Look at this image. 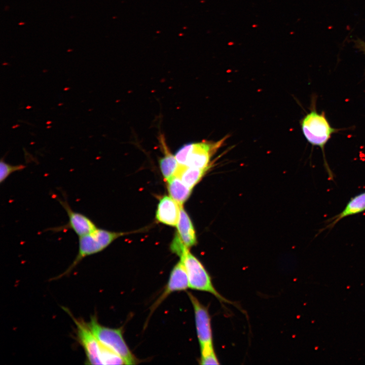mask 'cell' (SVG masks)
Here are the masks:
<instances>
[{
    "mask_svg": "<svg viewBox=\"0 0 365 365\" xmlns=\"http://www.w3.org/2000/svg\"><path fill=\"white\" fill-rule=\"evenodd\" d=\"M76 326L77 340L84 350L87 364H118L120 356L102 343L95 336L87 322L77 319L65 309Z\"/></svg>",
    "mask_w": 365,
    "mask_h": 365,
    "instance_id": "obj_1",
    "label": "cell"
},
{
    "mask_svg": "<svg viewBox=\"0 0 365 365\" xmlns=\"http://www.w3.org/2000/svg\"><path fill=\"white\" fill-rule=\"evenodd\" d=\"M302 130L307 141L313 145L317 146L322 151L324 167L329 180H334V174L325 158L324 149L332 135L337 129L331 126L324 113L312 110L301 122Z\"/></svg>",
    "mask_w": 365,
    "mask_h": 365,
    "instance_id": "obj_2",
    "label": "cell"
},
{
    "mask_svg": "<svg viewBox=\"0 0 365 365\" xmlns=\"http://www.w3.org/2000/svg\"><path fill=\"white\" fill-rule=\"evenodd\" d=\"M122 235L121 233L96 228L92 232L79 237L78 252L75 259L66 270L56 279L70 273L84 258L101 252Z\"/></svg>",
    "mask_w": 365,
    "mask_h": 365,
    "instance_id": "obj_3",
    "label": "cell"
},
{
    "mask_svg": "<svg viewBox=\"0 0 365 365\" xmlns=\"http://www.w3.org/2000/svg\"><path fill=\"white\" fill-rule=\"evenodd\" d=\"M87 323L100 342L120 356L125 364L138 363V360L124 340L122 328H111L102 325L99 323L96 316H92L90 321Z\"/></svg>",
    "mask_w": 365,
    "mask_h": 365,
    "instance_id": "obj_4",
    "label": "cell"
},
{
    "mask_svg": "<svg viewBox=\"0 0 365 365\" xmlns=\"http://www.w3.org/2000/svg\"><path fill=\"white\" fill-rule=\"evenodd\" d=\"M180 258L187 273L189 288L209 293L220 302L232 304L216 289L209 273L200 261L189 251V249L184 251Z\"/></svg>",
    "mask_w": 365,
    "mask_h": 365,
    "instance_id": "obj_5",
    "label": "cell"
},
{
    "mask_svg": "<svg viewBox=\"0 0 365 365\" xmlns=\"http://www.w3.org/2000/svg\"><path fill=\"white\" fill-rule=\"evenodd\" d=\"M188 295L194 311L195 325L201 354L214 352L211 317L208 309L192 294L188 293Z\"/></svg>",
    "mask_w": 365,
    "mask_h": 365,
    "instance_id": "obj_6",
    "label": "cell"
},
{
    "mask_svg": "<svg viewBox=\"0 0 365 365\" xmlns=\"http://www.w3.org/2000/svg\"><path fill=\"white\" fill-rule=\"evenodd\" d=\"M58 201L66 211L68 221L64 225L52 228L50 229V230L57 232L70 229L80 237L92 232L97 228L95 223L89 217L81 213L74 211L66 200L59 199Z\"/></svg>",
    "mask_w": 365,
    "mask_h": 365,
    "instance_id": "obj_7",
    "label": "cell"
},
{
    "mask_svg": "<svg viewBox=\"0 0 365 365\" xmlns=\"http://www.w3.org/2000/svg\"><path fill=\"white\" fill-rule=\"evenodd\" d=\"M189 288L187 273L183 263L180 260L172 269L168 281L162 294L153 304V312L172 293L185 290Z\"/></svg>",
    "mask_w": 365,
    "mask_h": 365,
    "instance_id": "obj_8",
    "label": "cell"
},
{
    "mask_svg": "<svg viewBox=\"0 0 365 365\" xmlns=\"http://www.w3.org/2000/svg\"><path fill=\"white\" fill-rule=\"evenodd\" d=\"M222 142V140L215 143L207 142L191 143L185 165L207 170L212 151L218 147Z\"/></svg>",
    "mask_w": 365,
    "mask_h": 365,
    "instance_id": "obj_9",
    "label": "cell"
},
{
    "mask_svg": "<svg viewBox=\"0 0 365 365\" xmlns=\"http://www.w3.org/2000/svg\"><path fill=\"white\" fill-rule=\"evenodd\" d=\"M365 212V192L351 198L344 208L339 213L327 220L328 224L320 229L319 233L323 231L332 229L341 220L348 216L358 214Z\"/></svg>",
    "mask_w": 365,
    "mask_h": 365,
    "instance_id": "obj_10",
    "label": "cell"
},
{
    "mask_svg": "<svg viewBox=\"0 0 365 365\" xmlns=\"http://www.w3.org/2000/svg\"><path fill=\"white\" fill-rule=\"evenodd\" d=\"M181 206L170 196H163L158 205L156 215L157 220L167 225L176 226Z\"/></svg>",
    "mask_w": 365,
    "mask_h": 365,
    "instance_id": "obj_11",
    "label": "cell"
},
{
    "mask_svg": "<svg viewBox=\"0 0 365 365\" xmlns=\"http://www.w3.org/2000/svg\"><path fill=\"white\" fill-rule=\"evenodd\" d=\"M177 235L181 241L187 247L194 245L196 238L192 222L182 206H180L178 221L176 225Z\"/></svg>",
    "mask_w": 365,
    "mask_h": 365,
    "instance_id": "obj_12",
    "label": "cell"
},
{
    "mask_svg": "<svg viewBox=\"0 0 365 365\" xmlns=\"http://www.w3.org/2000/svg\"><path fill=\"white\" fill-rule=\"evenodd\" d=\"M167 181L170 196L179 205H182L190 197L192 189L186 186L175 175L169 178Z\"/></svg>",
    "mask_w": 365,
    "mask_h": 365,
    "instance_id": "obj_13",
    "label": "cell"
},
{
    "mask_svg": "<svg viewBox=\"0 0 365 365\" xmlns=\"http://www.w3.org/2000/svg\"><path fill=\"white\" fill-rule=\"evenodd\" d=\"M160 139L165 154L159 161L160 167L163 176L167 180L174 175L179 164L175 157L169 152L164 137H160Z\"/></svg>",
    "mask_w": 365,
    "mask_h": 365,
    "instance_id": "obj_14",
    "label": "cell"
},
{
    "mask_svg": "<svg viewBox=\"0 0 365 365\" xmlns=\"http://www.w3.org/2000/svg\"><path fill=\"white\" fill-rule=\"evenodd\" d=\"M206 170L179 164L174 175L178 177L186 186L192 189L201 179Z\"/></svg>",
    "mask_w": 365,
    "mask_h": 365,
    "instance_id": "obj_15",
    "label": "cell"
},
{
    "mask_svg": "<svg viewBox=\"0 0 365 365\" xmlns=\"http://www.w3.org/2000/svg\"><path fill=\"white\" fill-rule=\"evenodd\" d=\"M25 166L22 164L11 165L7 163L3 158L0 161V182L3 183L13 173L24 169Z\"/></svg>",
    "mask_w": 365,
    "mask_h": 365,
    "instance_id": "obj_16",
    "label": "cell"
},
{
    "mask_svg": "<svg viewBox=\"0 0 365 365\" xmlns=\"http://www.w3.org/2000/svg\"><path fill=\"white\" fill-rule=\"evenodd\" d=\"M191 147V143L186 144L180 148L175 154V157L179 165H185Z\"/></svg>",
    "mask_w": 365,
    "mask_h": 365,
    "instance_id": "obj_17",
    "label": "cell"
},
{
    "mask_svg": "<svg viewBox=\"0 0 365 365\" xmlns=\"http://www.w3.org/2000/svg\"><path fill=\"white\" fill-rule=\"evenodd\" d=\"M200 364H219V360L217 357L215 352L200 356L199 359Z\"/></svg>",
    "mask_w": 365,
    "mask_h": 365,
    "instance_id": "obj_18",
    "label": "cell"
},
{
    "mask_svg": "<svg viewBox=\"0 0 365 365\" xmlns=\"http://www.w3.org/2000/svg\"><path fill=\"white\" fill-rule=\"evenodd\" d=\"M355 45L357 49L365 53V42L361 40H357L355 41Z\"/></svg>",
    "mask_w": 365,
    "mask_h": 365,
    "instance_id": "obj_19",
    "label": "cell"
}]
</instances>
